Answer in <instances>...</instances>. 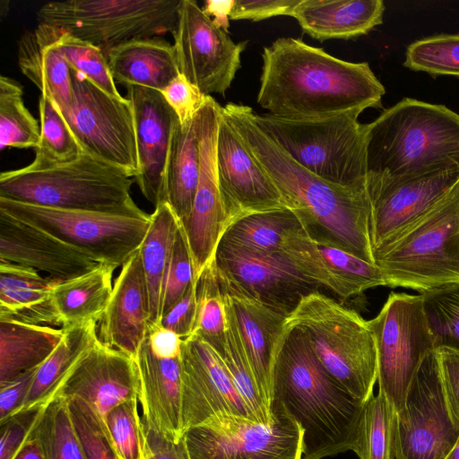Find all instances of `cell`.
Segmentation results:
<instances>
[{
  "label": "cell",
  "mask_w": 459,
  "mask_h": 459,
  "mask_svg": "<svg viewBox=\"0 0 459 459\" xmlns=\"http://www.w3.org/2000/svg\"><path fill=\"white\" fill-rule=\"evenodd\" d=\"M221 114L270 177L308 237L375 264L367 182L338 185L307 170L255 125L248 106L230 102L221 107Z\"/></svg>",
  "instance_id": "cell-1"
},
{
  "label": "cell",
  "mask_w": 459,
  "mask_h": 459,
  "mask_svg": "<svg viewBox=\"0 0 459 459\" xmlns=\"http://www.w3.org/2000/svg\"><path fill=\"white\" fill-rule=\"evenodd\" d=\"M286 325L302 331L328 374L351 396L365 403L377 381L375 338L365 320L322 292L304 297Z\"/></svg>",
  "instance_id": "cell-6"
},
{
  "label": "cell",
  "mask_w": 459,
  "mask_h": 459,
  "mask_svg": "<svg viewBox=\"0 0 459 459\" xmlns=\"http://www.w3.org/2000/svg\"><path fill=\"white\" fill-rule=\"evenodd\" d=\"M444 459H459V437L454 447Z\"/></svg>",
  "instance_id": "cell-60"
},
{
  "label": "cell",
  "mask_w": 459,
  "mask_h": 459,
  "mask_svg": "<svg viewBox=\"0 0 459 459\" xmlns=\"http://www.w3.org/2000/svg\"><path fill=\"white\" fill-rule=\"evenodd\" d=\"M40 139L35 157L25 168L43 170L76 160L83 152L72 134L65 119L49 99H39Z\"/></svg>",
  "instance_id": "cell-38"
},
{
  "label": "cell",
  "mask_w": 459,
  "mask_h": 459,
  "mask_svg": "<svg viewBox=\"0 0 459 459\" xmlns=\"http://www.w3.org/2000/svg\"><path fill=\"white\" fill-rule=\"evenodd\" d=\"M126 89L134 116L140 168L134 179L155 208L163 202L166 163L179 120L160 91L134 85Z\"/></svg>",
  "instance_id": "cell-23"
},
{
  "label": "cell",
  "mask_w": 459,
  "mask_h": 459,
  "mask_svg": "<svg viewBox=\"0 0 459 459\" xmlns=\"http://www.w3.org/2000/svg\"><path fill=\"white\" fill-rule=\"evenodd\" d=\"M281 251L304 276L340 299H348L368 289L386 286L376 264L314 240L302 229L285 236Z\"/></svg>",
  "instance_id": "cell-22"
},
{
  "label": "cell",
  "mask_w": 459,
  "mask_h": 459,
  "mask_svg": "<svg viewBox=\"0 0 459 459\" xmlns=\"http://www.w3.org/2000/svg\"><path fill=\"white\" fill-rule=\"evenodd\" d=\"M141 459H190L184 439L176 443L169 441L143 422L140 424Z\"/></svg>",
  "instance_id": "cell-54"
},
{
  "label": "cell",
  "mask_w": 459,
  "mask_h": 459,
  "mask_svg": "<svg viewBox=\"0 0 459 459\" xmlns=\"http://www.w3.org/2000/svg\"><path fill=\"white\" fill-rule=\"evenodd\" d=\"M403 66L431 75L459 76V34H438L412 42Z\"/></svg>",
  "instance_id": "cell-46"
},
{
  "label": "cell",
  "mask_w": 459,
  "mask_h": 459,
  "mask_svg": "<svg viewBox=\"0 0 459 459\" xmlns=\"http://www.w3.org/2000/svg\"><path fill=\"white\" fill-rule=\"evenodd\" d=\"M390 288L424 292L459 283V187L374 253Z\"/></svg>",
  "instance_id": "cell-7"
},
{
  "label": "cell",
  "mask_w": 459,
  "mask_h": 459,
  "mask_svg": "<svg viewBox=\"0 0 459 459\" xmlns=\"http://www.w3.org/2000/svg\"><path fill=\"white\" fill-rule=\"evenodd\" d=\"M0 259L68 281L92 270L97 263L55 237L0 212Z\"/></svg>",
  "instance_id": "cell-26"
},
{
  "label": "cell",
  "mask_w": 459,
  "mask_h": 459,
  "mask_svg": "<svg viewBox=\"0 0 459 459\" xmlns=\"http://www.w3.org/2000/svg\"><path fill=\"white\" fill-rule=\"evenodd\" d=\"M359 113L287 119L254 113L255 125L299 165L334 184L367 182V124Z\"/></svg>",
  "instance_id": "cell-8"
},
{
  "label": "cell",
  "mask_w": 459,
  "mask_h": 459,
  "mask_svg": "<svg viewBox=\"0 0 459 459\" xmlns=\"http://www.w3.org/2000/svg\"><path fill=\"white\" fill-rule=\"evenodd\" d=\"M12 459H45L41 444L32 433Z\"/></svg>",
  "instance_id": "cell-59"
},
{
  "label": "cell",
  "mask_w": 459,
  "mask_h": 459,
  "mask_svg": "<svg viewBox=\"0 0 459 459\" xmlns=\"http://www.w3.org/2000/svg\"><path fill=\"white\" fill-rule=\"evenodd\" d=\"M302 229L290 208L253 213L233 222L219 245L256 254L281 251L285 236Z\"/></svg>",
  "instance_id": "cell-36"
},
{
  "label": "cell",
  "mask_w": 459,
  "mask_h": 459,
  "mask_svg": "<svg viewBox=\"0 0 459 459\" xmlns=\"http://www.w3.org/2000/svg\"><path fill=\"white\" fill-rule=\"evenodd\" d=\"M437 350L447 403L453 417L459 423V352Z\"/></svg>",
  "instance_id": "cell-56"
},
{
  "label": "cell",
  "mask_w": 459,
  "mask_h": 459,
  "mask_svg": "<svg viewBox=\"0 0 459 459\" xmlns=\"http://www.w3.org/2000/svg\"><path fill=\"white\" fill-rule=\"evenodd\" d=\"M395 415L380 393L365 402L352 448L359 459H394Z\"/></svg>",
  "instance_id": "cell-39"
},
{
  "label": "cell",
  "mask_w": 459,
  "mask_h": 459,
  "mask_svg": "<svg viewBox=\"0 0 459 459\" xmlns=\"http://www.w3.org/2000/svg\"><path fill=\"white\" fill-rule=\"evenodd\" d=\"M224 303L228 323L226 342L222 354L218 356L253 416L258 421L270 423L274 419L273 414L256 385L232 310Z\"/></svg>",
  "instance_id": "cell-42"
},
{
  "label": "cell",
  "mask_w": 459,
  "mask_h": 459,
  "mask_svg": "<svg viewBox=\"0 0 459 459\" xmlns=\"http://www.w3.org/2000/svg\"><path fill=\"white\" fill-rule=\"evenodd\" d=\"M382 0H299L290 16L302 30L319 41L351 39L383 22Z\"/></svg>",
  "instance_id": "cell-28"
},
{
  "label": "cell",
  "mask_w": 459,
  "mask_h": 459,
  "mask_svg": "<svg viewBox=\"0 0 459 459\" xmlns=\"http://www.w3.org/2000/svg\"><path fill=\"white\" fill-rule=\"evenodd\" d=\"M134 179L86 153L43 170L25 167L0 175V198L61 210L144 215L131 196Z\"/></svg>",
  "instance_id": "cell-5"
},
{
  "label": "cell",
  "mask_w": 459,
  "mask_h": 459,
  "mask_svg": "<svg viewBox=\"0 0 459 459\" xmlns=\"http://www.w3.org/2000/svg\"><path fill=\"white\" fill-rule=\"evenodd\" d=\"M31 433L39 440L45 459H86L63 397L54 396L43 404Z\"/></svg>",
  "instance_id": "cell-41"
},
{
  "label": "cell",
  "mask_w": 459,
  "mask_h": 459,
  "mask_svg": "<svg viewBox=\"0 0 459 459\" xmlns=\"http://www.w3.org/2000/svg\"><path fill=\"white\" fill-rule=\"evenodd\" d=\"M420 294L435 348L459 352V283Z\"/></svg>",
  "instance_id": "cell-45"
},
{
  "label": "cell",
  "mask_w": 459,
  "mask_h": 459,
  "mask_svg": "<svg viewBox=\"0 0 459 459\" xmlns=\"http://www.w3.org/2000/svg\"><path fill=\"white\" fill-rule=\"evenodd\" d=\"M72 422L86 459H119L103 420L80 398L66 399Z\"/></svg>",
  "instance_id": "cell-47"
},
{
  "label": "cell",
  "mask_w": 459,
  "mask_h": 459,
  "mask_svg": "<svg viewBox=\"0 0 459 459\" xmlns=\"http://www.w3.org/2000/svg\"><path fill=\"white\" fill-rule=\"evenodd\" d=\"M40 139V125L26 108L22 85L0 76V150L36 148Z\"/></svg>",
  "instance_id": "cell-40"
},
{
  "label": "cell",
  "mask_w": 459,
  "mask_h": 459,
  "mask_svg": "<svg viewBox=\"0 0 459 459\" xmlns=\"http://www.w3.org/2000/svg\"><path fill=\"white\" fill-rule=\"evenodd\" d=\"M262 60L256 101L273 117L319 119L382 107L385 87L367 62L340 59L295 38L264 47Z\"/></svg>",
  "instance_id": "cell-2"
},
{
  "label": "cell",
  "mask_w": 459,
  "mask_h": 459,
  "mask_svg": "<svg viewBox=\"0 0 459 459\" xmlns=\"http://www.w3.org/2000/svg\"><path fill=\"white\" fill-rule=\"evenodd\" d=\"M196 315V283L192 282L182 298L161 316L160 325L180 338L189 337Z\"/></svg>",
  "instance_id": "cell-52"
},
{
  "label": "cell",
  "mask_w": 459,
  "mask_h": 459,
  "mask_svg": "<svg viewBox=\"0 0 459 459\" xmlns=\"http://www.w3.org/2000/svg\"><path fill=\"white\" fill-rule=\"evenodd\" d=\"M179 227L170 206L165 202L159 204L151 214L148 231L139 247L148 289L150 325L160 323L166 278Z\"/></svg>",
  "instance_id": "cell-34"
},
{
  "label": "cell",
  "mask_w": 459,
  "mask_h": 459,
  "mask_svg": "<svg viewBox=\"0 0 459 459\" xmlns=\"http://www.w3.org/2000/svg\"><path fill=\"white\" fill-rule=\"evenodd\" d=\"M59 281L0 259V317H12L47 301Z\"/></svg>",
  "instance_id": "cell-37"
},
{
  "label": "cell",
  "mask_w": 459,
  "mask_h": 459,
  "mask_svg": "<svg viewBox=\"0 0 459 459\" xmlns=\"http://www.w3.org/2000/svg\"><path fill=\"white\" fill-rule=\"evenodd\" d=\"M459 187V165L390 178L367 175L373 255Z\"/></svg>",
  "instance_id": "cell-16"
},
{
  "label": "cell",
  "mask_w": 459,
  "mask_h": 459,
  "mask_svg": "<svg viewBox=\"0 0 459 459\" xmlns=\"http://www.w3.org/2000/svg\"><path fill=\"white\" fill-rule=\"evenodd\" d=\"M221 108L212 96H206L196 114L199 182L191 213L180 223L192 258L195 283L213 264L221 238L230 227L216 170V138Z\"/></svg>",
  "instance_id": "cell-17"
},
{
  "label": "cell",
  "mask_w": 459,
  "mask_h": 459,
  "mask_svg": "<svg viewBox=\"0 0 459 459\" xmlns=\"http://www.w3.org/2000/svg\"><path fill=\"white\" fill-rule=\"evenodd\" d=\"M115 82L162 91L180 74L173 44L159 38L138 39L106 53Z\"/></svg>",
  "instance_id": "cell-30"
},
{
  "label": "cell",
  "mask_w": 459,
  "mask_h": 459,
  "mask_svg": "<svg viewBox=\"0 0 459 459\" xmlns=\"http://www.w3.org/2000/svg\"><path fill=\"white\" fill-rule=\"evenodd\" d=\"M181 368L185 432L215 418L236 415L256 420L221 358L195 335L183 339Z\"/></svg>",
  "instance_id": "cell-19"
},
{
  "label": "cell",
  "mask_w": 459,
  "mask_h": 459,
  "mask_svg": "<svg viewBox=\"0 0 459 459\" xmlns=\"http://www.w3.org/2000/svg\"><path fill=\"white\" fill-rule=\"evenodd\" d=\"M221 290L234 315L258 390L271 410L273 360L287 316L246 295Z\"/></svg>",
  "instance_id": "cell-27"
},
{
  "label": "cell",
  "mask_w": 459,
  "mask_h": 459,
  "mask_svg": "<svg viewBox=\"0 0 459 459\" xmlns=\"http://www.w3.org/2000/svg\"><path fill=\"white\" fill-rule=\"evenodd\" d=\"M62 328L64 334L60 342L36 368L25 402L19 411L39 409L51 401L65 376L99 339L97 322L94 321Z\"/></svg>",
  "instance_id": "cell-35"
},
{
  "label": "cell",
  "mask_w": 459,
  "mask_h": 459,
  "mask_svg": "<svg viewBox=\"0 0 459 459\" xmlns=\"http://www.w3.org/2000/svg\"><path fill=\"white\" fill-rule=\"evenodd\" d=\"M459 437L450 411L437 350L420 362L394 420V459H444Z\"/></svg>",
  "instance_id": "cell-14"
},
{
  "label": "cell",
  "mask_w": 459,
  "mask_h": 459,
  "mask_svg": "<svg viewBox=\"0 0 459 459\" xmlns=\"http://www.w3.org/2000/svg\"><path fill=\"white\" fill-rule=\"evenodd\" d=\"M50 28L55 43L71 70L84 75L107 94L117 99L125 98L117 89L106 53L102 49L65 31Z\"/></svg>",
  "instance_id": "cell-44"
},
{
  "label": "cell",
  "mask_w": 459,
  "mask_h": 459,
  "mask_svg": "<svg viewBox=\"0 0 459 459\" xmlns=\"http://www.w3.org/2000/svg\"><path fill=\"white\" fill-rule=\"evenodd\" d=\"M116 268L100 263L81 276L57 281L48 300L53 325L100 321L112 292Z\"/></svg>",
  "instance_id": "cell-31"
},
{
  "label": "cell",
  "mask_w": 459,
  "mask_h": 459,
  "mask_svg": "<svg viewBox=\"0 0 459 459\" xmlns=\"http://www.w3.org/2000/svg\"><path fill=\"white\" fill-rule=\"evenodd\" d=\"M54 396L83 400L105 422L115 407L138 397L134 359L98 339L65 376Z\"/></svg>",
  "instance_id": "cell-21"
},
{
  "label": "cell",
  "mask_w": 459,
  "mask_h": 459,
  "mask_svg": "<svg viewBox=\"0 0 459 459\" xmlns=\"http://www.w3.org/2000/svg\"><path fill=\"white\" fill-rule=\"evenodd\" d=\"M35 371L36 368L26 371L9 382L0 384V421L21 410Z\"/></svg>",
  "instance_id": "cell-55"
},
{
  "label": "cell",
  "mask_w": 459,
  "mask_h": 459,
  "mask_svg": "<svg viewBox=\"0 0 459 459\" xmlns=\"http://www.w3.org/2000/svg\"><path fill=\"white\" fill-rule=\"evenodd\" d=\"M63 328L0 317V384L37 368L56 348Z\"/></svg>",
  "instance_id": "cell-32"
},
{
  "label": "cell",
  "mask_w": 459,
  "mask_h": 459,
  "mask_svg": "<svg viewBox=\"0 0 459 459\" xmlns=\"http://www.w3.org/2000/svg\"><path fill=\"white\" fill-rule=\"evenodd\" d=\"M227 325L225 303L212 264L196 281V315L191 335L206 342L220 356L224 351Z\"/></svg>",
  "instance_id": "cell-43"
},
{
  "label": "cell",
  "mask_w": 459,
  "mask_h": 459,
  "mask_svg": "<svg viewBox=\"0 0 459 459\" xmlns=\"http://www.w3.org/2000/svg\"><path fill=\"white\" fill-rule=\"evenodd\" d=\"M152 351L160 358L181 356L183 339L160 325H150L145 336Z\"/></svg>",
  "instance_id": "cell-57"
},
{
  "label": "cell",
  "mask_w": 459,
  "mask_h": 459,
  "mask_svg": "<svg viewBox=\"0 0 459 459\" xmlns=\"http://www.w3.org/2000/svg\"><path fill=\"white\" fill-rule=\"evenodd\" d=\"M302 429V459H323L353 448L365 403L324 368L301 330L286 325L273 366L272 404Z\"/></svg>",
  "instance_id": "cell-3"
},
{
  "label": "cell",
  "mask_w": 459,
  "mask_h": 459,
  "mask_svg": "<svg viewBox=\"0 0 459 459\" xmlns=\"http://www.w3.org/2000/svg\"><path fill=\"white\" fill-rule=\"evenodd\" d=\"M138 401L145 425L161 437L179 442L185 428L182 411L181 356L160 358L144 338L134 357Z\"/></svg>",
  "instance_id": "cell-24"
},
{
  "label": "cell",
  "mask_w": 459,
  "mask_h": 459,
  "mask_svg": "<svg viewBox=\"0 0 459 459\" xmlns=\"http://www.w3.org/2000/svg\"><path fill=\"white\" fill-rule=\"evenodd\" d=\"M368 322L377 348L378 393L398 413L420 362L437 350L422 296L391 292L379 313Z\"/></svg>",
  "instance_id": "cell-11"
},
{
  "label": "cell",
  "mask_w": 459,
  "mask_h": 459,
  "mask_svg": "<svg viewBox=\"0 0 459 459\" xmlns=\"http://www.w3.org/2000/svg\"><path fill=\"white\" fill-rule=\"evenodd\" d=\"M0 212L37 228L97 264L122 266L140 247L151 214L61 210L0 198Z\"/></svg>",
  "instance_id": "cell-10"
},
{
  "label": "cell",
  "mask_w": 459,
  "mask_h": 459,
  "mask_svg": "<svg viewBox=\"0 0 459 459\" xmlns=\"http://www.w3.org/2000/svg\"><path fill=\"white\" fill-rule=\"evenodd\" d=\"M41 407L16 412L0 421V459H12L14 456L30 435Z\"/></svg>",
  "instance_id": "cell-51"
},
{
  "label": "cell",
  "mask_w": 459,
  "mask_h": 459,
  "mask_svg": "<svg viewBox=\"0 0 459 459\" xmlns=\"http://www.w3.org/2000/svg\"><path fill=\"white\" fill-rule=\"evenodd\" d=\"M199 176L200 151L195 115L193 120L177 125L165 169L163 202L170 206L180 223L191 213Z\"/></svg>",
  "instance_id": "cell-33"
},
{
  "label": "cell",
  "mask_w": 459,
  "mask_h": 459,
  "mask_svg": "<svg viewBox=\"0 0 459 459\" xmlns=\"http://www.w3.org/2000/svg\"><path fill=\"white\" fill-rule=\"evenodd\" d=\"M216 170L230 226L253 213L287 208L276 186L221 114V108L216 138Z\"/></svg>",
  "instance_id": "cell-20"
},
{
  "label": "cell",
  "mask_w": 459,
  "mask_h": 459,
  "mask_svg": "<svg viewBox=\"0 0 459 459\" xmlns=\"http://www.w3.org/2000/svg\"><path fill=\"white\" fill-rule=\"evenodd\" d=\"M72 98L63 116L82 151L134 178L140 170L131 102L114 98L72 70Z\"/></svg>",
  "instance_id": "cell-12"
},
{
  "label": "cell",
  "mask_w": 459,
  "mask_h": 459,
  "mask_svg": "<svg viewBox=\"0 0 459 459\" xmlns=\"http://www.w3.org/2000/svg\"><path fill=\"white\" fill-rule=\"evenodd\" d=\"M192 282H194L192 258L180 224L176 234L167 273L161 316L182 298Z\"/></svg>",
  "instance_id": "cell-49"
},
{
  "label": "cell",
  "mask_w": 459,
  "mask_h": 459,
  "mask_svg": "<svg viewBox=\"0 0 459 459\" xmlns=\"http://www.w3.org/2000/svg\"><path fill=\"white\" fill-rule=\"evenodd\" d=\"M161 93L181 125L195 118L206 98L182 74L171 81Z\"/></svg>",
  "instance_id": "cell-50"
},
{
  "label": "cell",
  "mask_w": 459,
  "mask_h": 459,
  "mask_svg": "<svg viewBox=\"0 0 459 459\" xmlns=\"http://www.w3.org/2000/svg\"><path fill=\"white\" fill-rule=\"evenodd\" d=\"M234 4V0L214 1L207 0L204 2L203 11L210 18L213 17V23L227 32L229 28L230 14Z\"/></svg>",
  "instance_id": "cell-58"
},
{
  "label": "cell",
  "mask_w": 459,
  "mask_h": 459,
  "mask_svg": "<svg viewBox=\"0 0 459 459\" xmlns=\"http://www.w3.org/2000/svg\"><path fill=\"white\" fill-rule=\"evenodd\" d=\"M149 296L139 249L122 265L100 320L99 339L134 359L149 323Z\"/></svg>",
  "instance_id": "cell-25"
},
{
  "label": "cell",
  "mask_w": 459,
  "mask_h": 459,
  "mask_svg": "<svg viewBox=\"0 0 459 459\" xmlns=\"http://www.w3.org/2000/svg\"><path fill=\"white\" fill-rule=\"evenodd\" d=\"M173 48L180 74L206 95H224L241 66L247 41L236 43L194 0H181Z\"/></svg>",
  "instance_id": "cell-15"
},
{
  "label": "cell",
  "mask_w": 459,
  "mask_h": 459,
  "mask_svg": "<svg viewBox=\"0 0 459 459\" xmlns=\"http://www.w3.org/2000/svg\"><path fill=\"white\" fill-rule=\"evenodd\" d=\"M459 165V114L404 98L367 124L368 175L413 176Z\"/></svg>",
  "instance_id": "cell-4"
},
{
  "label": "cell",
  "mask_w": 459,
  "mask_h": 459,
  "mask_svg": "<svg viewBox=\"0 0 459 459\" xmlns=\"http://www.w3.org/2000/svg\"><path fill=\"white\" fill-rule=\"evenodd\" d=\"M181 0H67L37 12L39 24L88 41L107 53L130 40L172 33Z\"/></svg>",
  "instance_id": "cell-9"
},
{
  "label": "cell",
  "mask_w": 459,
  "mask_h": 459,
  "mask_svg": "<svg viewBox=\"0 0 459 459\" xmlns=\"http://www.w3.org/2000/svg\"><path fill=\"white\" fill-rule=\"evenodd\" d=\"M299 0H234L230 20L259 22L274 16L289 15Z\"/></svg>",
  "instance_id": "cell-53"
},
{
  "label": "cell",
  "mask_w": 459,
  "mask_h": 459,
  "mask_svg": "<svg viewBox=\"0 0 459 459\" xmlns=\"http://www.w3.org/2000/svg\"><path fill=\"white\" fill-rule=\"evenodd\" d=\"M213 266L221 288L246 295L287 317L304 297L323 290L282 251L256 254L219 245Z\"/></svg>",
  "instance_id": "cell-18"
},
{
  "label": "cell",
  "mask_w": 459,
  "mask_h": 459,
  "mask_svg": "<svg viewBox=\"0 0 459 459\" xmlns=\"http://www.w3.org/2000/svg\"><path fill=\"white\" fill-rule=\"evenodd\" d=\"M141 420L135 397L115 407L103 422L119 459H141Z\"/></svg>",
  "instance_id": "cell-48"
},
{
  "label": "cell",
  "mask_w": 459,
  "mask_h": 459,
  "mask_svg": "<svg viewBox=\"0 0 459 459\" xmlns=\"http://www.w3.org/2000/svg\"><path fill=\"white\" fill-rule=\"evenodd\" d=\"M18 64L22 73L64 116L70 108L72 70L55 43L49 26L38 24L18 42Z\"/></svg>",
  "instance_id": "cell-29"
},
{
  "label": "cell",
  "mask_w": 459,
  "mask_h": 459,
  "mask_svg": "<svg viewBox=\"0 0 459 459\" xmlns=\"http://www.w3.org/2000/svg\"><path fill=\"white\" fill-rule=\"evenodd\" d=\"M273 420L215 418L191 427L183 439L190 459H302V429L279 404Z\"/></svg>",
  "instance_id": "cell-13"
}]
</instances>
